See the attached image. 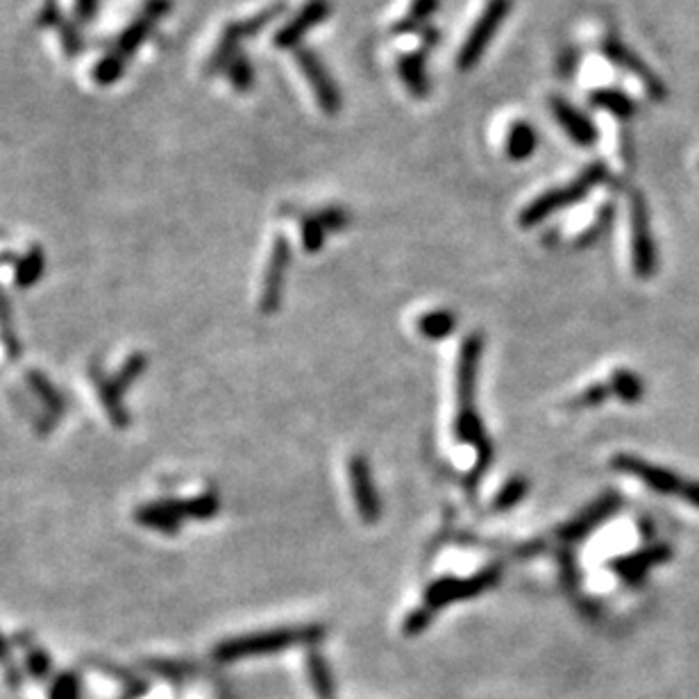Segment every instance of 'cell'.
Returning a JSON list of instances; mask_svg holds the SVG:
<instances>
[{"instance_id": "obj_17", "label": "cell", "mask_w": 699, "mask_h": 699, "mask_svg": "<svg viewBox=\"0 0 699 699\" xmlns=\"http://www.w3.org/2000/svg\"><path fill=\"white\" fill-rule=\"evenodd\" d=\"M670 557H672V550L668 545H654V547H647V550H638L634 554H629V557L613 559L611 570L625 581H640L647 575V570L659 566V563H665Z\"/></svg>"}, {"instance_id": "obj_40", "label": "cell", "mask_w": 699, "mask_h": 699, "mask_svg": "<svg viewBox=\"0 0 699 699\" xmlns=\"http://www.w3.org/2000/svg\"><path fill=\"white\" fill-rule=\"evenodd\" d=\"M577 64H579L577 50L575 48L563 50L561 57H559V73L563 75V78H570V75L577 71Z\"/></svg>"}, {"instance_id": "obj_5", "label": "cell", "mask_w": 699, "mask_h": 699, "mask_svg": "<svg viewBox=\"0 0 699 699\" xmlns=\"http://www.w3.org/2000/svg\"><path fill=\"white\" fill-rule=\"evenodd\" d=\"M611 463L620 473L634 475L640 484L652 488L654 493L675 495L677 500H684L690 507L699 509V482H690V479L672 473L668 468L654 466V463L631 457V454H618Z\"/></svg>"}, {"instance_id": "obj_11", "label": "cell", "mask_w": 699, "mask_h": 699, "mask_svg": "<svg viewBox=\"0 0 699 699\" xmlns=\"http://www.w3.org/2000/svg\"><path fill=\"white\" fill-rule=\"evenodd\" d=\"M296 62H298V69L302 71V75H305V80L311 87V91H314L318 107L330 116L339 114L341 103H343L341 91H339V87H336L332 73L327 71V66L323 64V60H320L314 50L298 48Z\"/></svg>"}, {"instance_id": "obj_6", "label": "cell", "mask_w": 699, "mask_h": 699, "mask_svg": "<svg viewBox=\"0 0 699 699\" xmlns=\"http://www.w3.org/2000/svg\"><path fill=\"white\" fill-rule=\"evenodd\" d=\"M284 7H286V3H275L271 7H266V10H261L257 14L248 16V19L234 21V23L227 25V28L223 30L221 39H218L214 53L209 55L205 71L209 75L225 71L227 66H230V62L234 60V57L239 55V44H241V41H246L250 37H257L259 32L266 30L268 25H271L275 19H280V14L284 12Z\"/></svg>"}, {"instance_id": "obj_31", "label": "cell", "mask_w": 699, "mask_h": 699, "mask_svg": "<svg viewBox=\"0 0 699 699\" xmlns=\"http://www.w3.org/2000/svg\"><path fill=\"white\" fill-rule=\"evenodd\" d=\"M527 488H529L527 479H522V477H513V479H509V482L502 486V491L498 493V498H495L493 509L509 511L511 507H516V504H518L522 498H525Z\"/></svg>"}, {"instance_id": "obj_22", "label": "cell", "mask_w": 699, "mask_h": 699, "mask_svg": "<svg viewBox=\"0 0 699 699\" xmlns=\"http://www.w3.org/2000/svg\"><path fill=\"white\" fill-rule=\"evenodd\" d=\"M137 520L143 527H153V529H159V532L173 536L180 529L182 518L171 509V504L162 502V504H146V507H141L137 511Z\"/></svg>"}, {"instance_id": "obj_10", "label": "cell", "mask_w": 699, "mask_h": 699, "mask_svg": "<svg viewBox=\"0 0 699 699\" xmlns=\"http://www.w3.org/2000/svg\"><path fill=\"white\" fill-rule=\"evenodd\" d=\"M602 53L606 60L611 64H616L618 69L627 71L629 75H634V78L643 84L647 89V94H650L654 100H665L668 96V89H665L663 80L656 75L650 66H647L640 57L631 50L625 41H622L618 35H606L602 41Z\"/></svg>"}, {"instance_id": "obj_9", "label": "cell", "mask_w": 699, "mask_h": 699, "mask_svg": "<svg viewBox=\"0 0 699 699\" xmlns=\"http://www.w3.org/2000/svg\"><path fill=\"white\" fill-rule=\"evenodd\" d=\"M502 579V568L491 566L482 572H477L473 577L457 579V577H445L434 581L432 586L427 588L425 593V606L429 611H439L443 606H448L457 600H470V597H477L486 593L488 588H493Z\"/></svg>"}, {"instance_id": "obj_29", "label": "cell", "mask_w": 699, "mask_h": 699, "mask_svg": "<svg viewBox=\"0 0 699 699\" xmlns=\"http://www.w3.org/2000/svg\"><path fill=\"white\" fill-rule=\"evenodd\" d=\"M143 370H146V357L143 355H132L128 361H125L123 368L116 373L114 380H109V386L121 395L130 389V386L139 380Z\"/></svg>"}, {"instance_id": "obj_38", "label": "cell", "mask_w": 699, "mask_h": 699, "mask_svg": "<svg viewBox=\"0 0 699 699\" xmlns=\"http://www.w3.org/2000/svg\"><path fill=\"white\" fill-rule=\"evenodd\" d=\"M316 218L320 221V225L325 227V230H334V232H339V230H343L345 225H348V214H345L341 207L323 209V212L316 214Z\"/></svg>"}, {"instance_id": "obj_20", "label": "cell", "mask_w": 699, "mask_h": 699, "mask_svg": "<svg viewBox=\"0 0 699 699\" xmlns=\"http://www.w3.org/2000/svg\"><path fill=\"white\" fill-rule=\"evenodd\" d=\"M536 146H538V134L532 125L527 121H516L511 125L507 134V143H504L509 159H513V162H525V159H529L536 153Z\"/></svg>"}, {"instance_id": "obj_3", "label": "cell", "mask_w": 699, "mask_h": 699, "mask_svg": "<svg viewBox=\"0 0 699 699\" xmlns=\"http://www.w3.org/2000/svg\"><path fill=\"white\" fill-rule=\"evenodd\" d=\"M323 634H325V629L316 627V625L257 631V634L225 640V643H221L214 650V659L221 661V663H232V661H239V659H248V656L282 652V650H289V647H296V645L318 643V640L323 638Z\"/></svg>"}, {"instance_id": "obj_2", "label": "cell", "mask_w": 699, "mask_h": 699, "mask_svg": "<svg viewBox=\"0 0 699 699\" xmlns=\"http://www.w3.org/2000/svg\"><path fill=\"white\" fill-rule=\"evenodd\" d=\"M484 341L477 332L470 334L461 345L459 352V366H457V398H459V411H457V436L461 441L475 445L477 452L484 448H491L488 443L482 418L475 411V386H477V370L479 359H482Z\"/></svg>"}, {"instance_id": "obj_35", "label": "cell", "mask_w": 699, "mask_h": 699, "mask_svg": "<svg viewBox=\"0 0 699 699\" xmlns=\"http://www.w3.org/2000/svg\"><path fill=\"white\" fill-rule=\"evenodd\" d=\"M30 384L35 386V391L48 402V409L57 411V414H60V411H64V402L60 398V393H57L53 386H50V382L46 380V377H41L39 373H30Z\"/></svg>"}, {"instance_id": "obj_21", "label": "cell", "mask_w": 699, "mask_h": 699, "mask_svg": "<svg viewBox=\"0 0 699 699\" xmlns=\"http://www.w3.org/2000/svg\"><path fill=\"white\" fill-rule=\"evenodd\" d=\"M441 0H411L409 14L393 25V35H411V32H423L432 16L439 12Z\"/></svg>"}, {"instance_id": "obj_42", "label": "cell", "mask_w": 699, "mask_h": 699, "mask_svg": "<svg viewBox=\"0 0 699 699\" xmlns=\"http://www.w3.org/2000/svg\"><path fill=\"white\" fill-rule=\"evenodd\" d=\"M7 656H10V654H7V645H5V640L0 638V661H5Z\"/></svg>"}, {"instance_id": "obj_15", "label": "cell", "mask_w": 699, "mask_h": 699, "mask_svg": "<svg viewBox=\"0 0 699 699\" xmlns=\"http://www.w3.org/2000/svg\"><path fill=\"white\" fill-rule=\"evenodd\" d=\"M550 109L552 116L561 125V130L568 134V137L577 143V146H595L600 134H597L595 123L588 119L584 112H579L575 105H570L566 98L554 96L550 98Z\"/></svg>"}, {"instance_id": "obj_26", "label": "cell", "mask_w": 699, "mask_h": 699, "mask_svg": "<svg viewBox=\"0 0 699 699\" xmlns=\"http://www.w3.org/2000/svg\"><path fill=\"white\" fill-rule=\"evenodd\" d=\"M454 325H457V320H454L452 311L448 309L429 311V314L418 318V332L427 336V339H445V336L452 334Z\"/></svg>"}, {"instance_id": "obj_1", "label": "cell", "mask_w": 699, "mask_h": 699, "mask_svg": "<svg viewBox=\"0 0 699 699\" xmlns=\"http://www.w3.org/2000/svg\"><path fill=\"white\" fill-rule=\"evenodd\" d=\"M168 10H171V0H148V3L141 7L137 19L121 32L116 44L100 57L94 71H91V78H94L98 87H112V84L121 80L130 57L137 53L143 41L150 37V32L157 28V23L164 19Z\"/></svg>"}, {"instance_id": "obj_32", "label": "cell", "mask_w": 699, "mask_h": 699, "mask_svg": "<svg viewBox=\"0 0 699 699\" xmlns=\"http://www.w3.org/2000/svg\"><path fill=\"white\" fill-rule=\"evenodd\" d=\"M613 221V205H606L600 214H597L595 223L579 237V246H591V243L600 241L606 232H609Z\"/></svg>"}, {"instance_id": "obj_33", "label": "cell", "mask_w": 699, "mask_h": 699, "mask_svg": "<svg viewBox=\"0 0 699 699\" xmlns=\"http://www.w3.org/2000/svg\"><path fill=\"white\" fill-rule=\"evenodd\" d=\"M325 227L320 225V221L316 216H309L302 221V246H305L307 252H318L323 248L325 241Z\"/></svg>"}, {"instance_id": "obj_36", "label": "cell", "mask_w": 699, "mask_h": 699, "mask_svg": "<svg viewBox=\"0 0 699 699\" xmlns=\"http://www.w3.org/2000/svg\"><path fill=\"white\" fill-rule=\"evenodd\" d=\"M434 618V611H429L427 606H418V609L414 613H409V618L404 620V627L402 631L407 636H416V634H423V631L429 627V622H432Z\"/></svg>"}, {"instance_id": "obj_34", "label": "cell", "mask_w": 699, "mask_h": 699, "mask_svg": "<svg viewBox=\"0 0 699 699\" xmlns=\"http://www.w3.org/2000/svg\"><path fill=\"white\" fill-rule=\"evenodd\" d=\"M50 699H80V679L73 672H64L50 688Z\"/></svg>"}, {"instance_id": "obj_37", "label": "cell", "mask_w": 699, "mask_h": 699, "mask_svg": "<svg viewBox=\"0 0 699 699\" xmlns=\"http://www.w3.org/2000/svg\"><path fill=\"white\" fill-rule=\"evenodd\" d=\"M609 395H613L609 384H593L579 395L575 404L577 407H597V404H602L606 398H609Z\"/></svg>"}, {"instance_id": "obj_39", "label": "cell", "mask_w": 699, "mask_h": 699, "mask_svg": "<svg viewBox=\"0 0 699 699\" xmlns=\"http://www.w3.org/2000/svg\"><path fill=\"white\" fill-rule=\"evenodd\" d=\"M28 670L32 677L44 679L50 672V656L44 650H32L28 654Z\"/></svg>"}, {"instance_id": "obj_13", "label": "cell", "mask_w": 699, "mask_h": 699, "mask_svg": "<svg viewBox=\"0 0 699 699\" xmlns=\"http://www.w3.org/2000/svg\"><path fill=\"white\" fill-rule=\"evenodd\" d=\"M348 475H350V486H352V493H355V504L361 520H364L366 525H375L382 516V504H380V495H377V488L373 484V473H370L368 461L361 457V454L350 457Z\"/></svg>"}, {"instance_id": "obj_4", "label": "cell", "mask_w": 699, "mask_h": 699, "mask_svg": "<svg viewBox=\"0 0 699 699\" xmlns=\"http://www.w3.org/2000/svg\"><path fill=\"white\" fill-rule=\"evenodd\" d=\"M606 178H609V168H606V164L593 162L591 166H586L572 182L563 184V187L545 191L543 196H538L534 202H529V205L520 212V225L534 227L538 223H543L545 218H550L552 214H559L563 209L577 205V202L584 200L595 187H600Z\"/></svg>"}, {"instance_id": "obj_7", "label": "cell", "mask_w": 699, "mask_h": 699, "mask_svg": "<svg viewBox=\"0 0 699 699\" xmlns=\"http://www.w3.org/2000/svg\"><path fill=\"white\" fill-rule=\"evenodd\" d=\"M513 7V0H488L484 12L479 14L473 30L468 32L466 41L457 55V69L459 71H473L482 60L484 53L491 46L493 37L498 35L502 23L507 21V16Z\"/></svg>"}, {"instance_id": "obj_24", "label": "cell", "mask_w": 699, "mask_h": 699, "mask_svg": "<svg viewBox=\"0 0 699 699\" xmlns=\"http://www.w3.org/2000/svg\"><path fill=\"white\" fill-rule=\"evenodd\" d=\"M168 504H171V509L178 513L180 518H196V520L214 518L218 509H221V502H218L214 493H205V495H198V498H193V500L168 502Z\"/></svg>"}, {"instance_id": "obj_28", "label": "cell", "mask_w": 699, "mask_h": 699, "mask_svg": "<svg viewBox=\"0 0 699 699\" xmlns=\"http://www.w3.org/2000/svg\"><path fill=\"white\" fill-rule=\"evenodd\" d=\"M225 73H227V78H230L232 87L237 91H243V94L250 91L252 84H255V69H252L248 55H243V53L234 57L230 66L225 69Z\"/></svg>"}, {"instance_id": "obj_30", "label": "cell", "mask_w": 699, "mask_h": 699, "mask_svg": "<svg viewBox=\"0 0 699 699\" xmlns=\"http://www.w3.org/2000/svg\"><path fill=\"white\" fill-rule=\"evenodd\" d=\"M0 339H3V345L10 359L19 357V339H16V330L12 323V309H10V302H7V298L3 296V291H0Z\"/></svg>"}, {"instance_id": "obj_25", "label": "cell", "mask_w": 699, "mask_h": 699, "mask_svg": "<svg viewBox=\"0 0 699 699\" xmlns=\"http://www.w3.org/2000/svg\"><path fill=\"white\" fill-rule=\"evenodd\" d=\"M307 675L311 681V688L316 690L318 699H334L336 695L334 679L330 675V668H327L325 659L318 652H309L307 656Z\"/></svg>"}, {"instance_id": "obj_18", "label": "cell", "mask_w": 699, "mask_h": 699, "mask_svg": "<svg viewBox=\"0 0 699 699\" xmlns=\"http://www.w3.org/2000/svg\"><path fill=\"white\" fill-rule=\"evenodd\" d=\"M398 73L411 94L416 98L429 96V75H427V53L425 50H416V53L400 55L398 60Z\"/></svg>"}, {"instance_id": "obj_14", "label": "cell", "mask_w": 699, "mask_h": 699, "mask_svg": "<svg viewBox=\"0 0 699 699\" xmlns=\"http://www.w3.org/2000/svg\"><path fill=\"white\" fill-rule=\"evenodd\" d=\"M289 261H291L289 241H286L284 234H280L273 243L271 257H268L264 291H261V300H259V307L264 314H273V311H277L282 305L284 280H286V271H289Z\"/></svg>"}, {"instance_id": "obj_41", "label": "cell", "mask_w": 699, "mask_h": 699, "mask_svg": "<svg viewBox=\"0 0 699 699\" xmlns=\"http://www.w3.org/2000/svg\"><path fill=\"white\" fill-rule=\"evenodd\" d=\"M100 0H75V14L80 21H91L98 12Z\"/></svg>"}, {"instance_id": "obj_27", "label": "cell", "mask_w": 699, "mask_h": 699, "mask_svg": "<svg viewBox=\"0 0 699 699\" xmlns=\"http://www.w3.org/2000/svg\"><path fill=\"white\" fill-rule=\"evenodd\" d=\"M609 386L613 395H618L622 402H629V404L638 402L645 395V386L640 382V377L627 368H618L616 373H613Z\"/></svg>"}, {"instance_id": "obj_16", "label": "cell", "mask_w": 699, "mask_h": 699, "mask_svg": "<svg viewBox=\"0 0 699 699\" xmlns=\"http://www.w3.org/2000/svg\"><path fill=\"white\" fill-rule=\"evenodd\" d=\"M620 507H622V500H620L618 493L602 495V498L593 502L591 507L581 513L577 520L568 522V525L563 527L559 534H561L563 541H579V538L591 534L597 525H602L604 520H609Z\"/></svg>"}, {"instance_id": "obj_12", "label": "cell", "mask_w": 699, "mask_h": 699, "mask_svg": "<svg viewBox=\"0 0 699 699\" xmlns=\"http://www.w3.org/2000/svg\"><path fill=\"white\" fill-rule=\"evenodd\" d=\"M327 16H330V3H327V0H307V3L302 5V10L275 32V48L298 50L300 41L305 39L311 30L318 28Z\"/></svg>"}, {"instance_id": "obj_19", "label": "cell", "mask_w": 699, "mask_h": 699, "mask_svg": "<svg viewBox=\"0 0 699 699\" xmlns=\"http://www.w3.org/2000/svg\"><path fill=\"white\" fill-rule=\"evenodd\" d=\"M591 105L616 116L618 121H631L638 112L634 100L620 89H595L591 94Z\"/></svg>"}, {"instance_id": "obj_8", "label": "cell", "mask_w": 699, "mask_h": 699, "mask_svg": "<svg viewBox=\"0 0 699 699\" xmlns=\"http://www.w3.org/2000/svg\"><path fill=\"white\" fill-rule=\"evenodd\" d=\"M629 216H631V259H634V273L640 280H647L656 273L659 255H656L654 234L650 227V209L647 200L640 191H631L629 198Z\"/></svg>"}, {"instance_id": "obj_23", "label": "cell", "mask_w": 699, "mask_h": 699, "mask_svg": "<svg viewBox=\"0 0 699 699\" xmlns=\"http://www.w3.org/2000/svg\"><path fill=\"white\" fill-rule=\"evenodd\" d=\"M46 271V255L41 248H30L28 255H25L19 264L14 268V280L16 286H21V289H30L32 284L39 282V277L44 275Z\"/></svg>"}]
</instances>
